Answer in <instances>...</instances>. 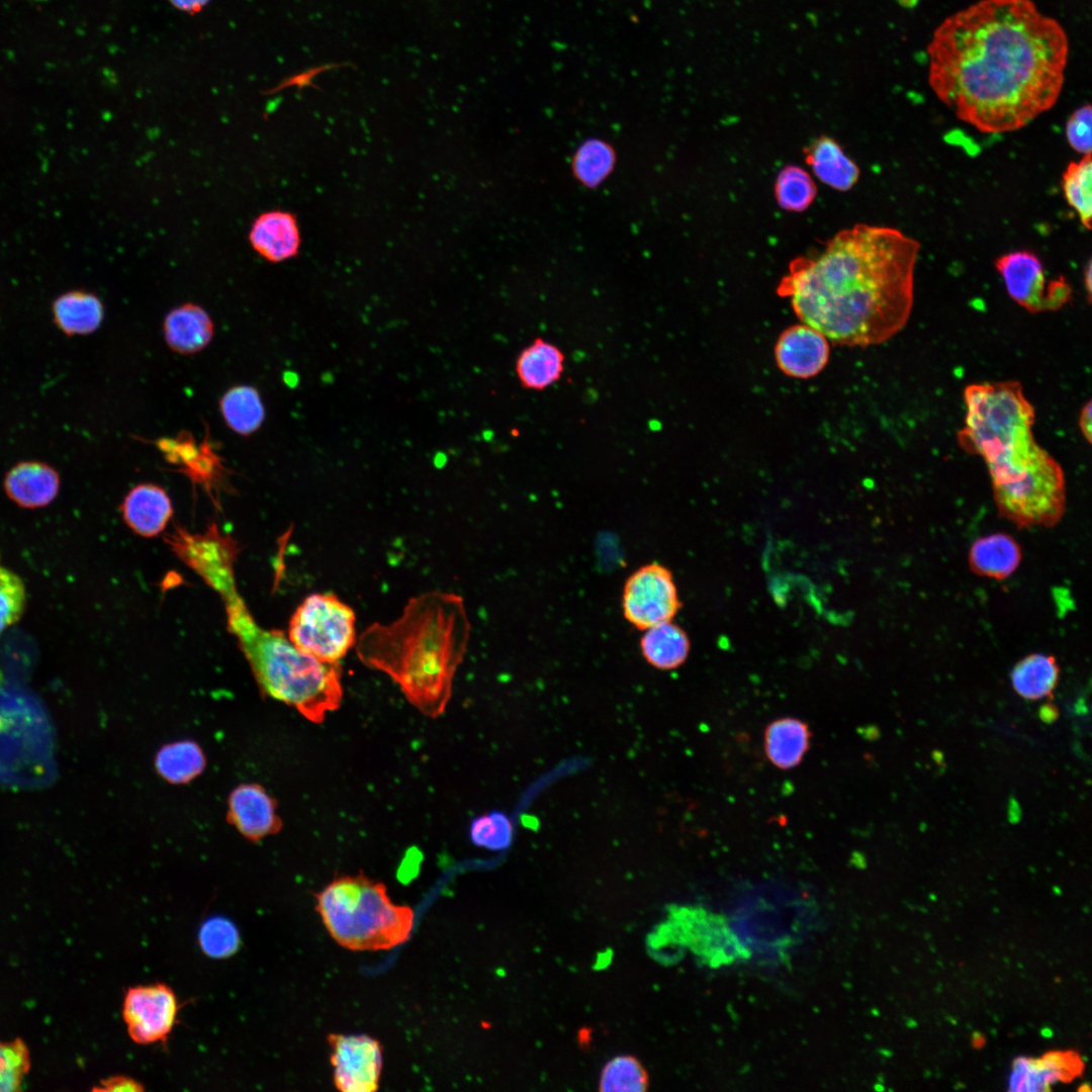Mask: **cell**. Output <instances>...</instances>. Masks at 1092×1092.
Instances as JSON below:
<instances>
[{
  "label": "cell",
  "mask_w": 1092,
  "mask_h": 1092,
  "mask_svg": "<svg viewBox=\"0 0 1092 1092\" xmlns=\"http://www.w3.org/2000/svg\"><path fill=\"white\" fill-rule=\"evenodd\" d=\"M984 1041H985V1039H984L982 1034H980L978 1032H975L973 1034V1043H974V1045L976 1048H981L983 1045Z\"/></svg>",
  "instance_id": "obj_44"
},
{
  "label": "cell",
  "mask_w": 1092,
  "mask_h": 1092,
  "mask_svg": "<svg viewBox=\"0 0 1092 1092\" xmlns=\"http://www.w3.org/2000/svg\"><path fill=\"white\" fill-rule=\"evenodd\" d=\"M226 426L241 436L255 433L265 420V407L259 391L250 385L226 390L219 400Z\"/></svg>",
  "instance_id": "obj_27"
},
{
  "label": "cell",
  "mask_w": 1092,
  "mask_h": 1092,
  "mask_svg": "<svg viewBox=\"0 0 1092 1092\" xmlns=\"http://www.w3.org/2000/svg\"><path fill=\"white\" fill-rule=\"evenodd\" d=\"M53 316L56 325L66 335H88L101 325L104 306L95 293L73 290L54 301Z\"/></svg>",
  "instance_id": "obj_24"
},
{
  "label": "cell",
  "mask_w": 1092,
  "mask_h": 1092,
  "mask_svg": "<svg viewBox=\"0 0 1092 1092\" xmlns=\"http://www.w3.org/2000/svg\"><path fill=\"white\" fill-rule=\"evenodd\" d=\"M1022 558L1019 543L1007 533H993L977 539L968 556L971 570L979 576L993 579L1009 577Z\"/></svg>",
  "instance_id": "obj_20"
},
{
  "label": "cell",
  "mask_w": 1092,
  "mask_h": 1092,
  "mask_svg": "<svg viewBox=\"0 0 1092 1092\" xmlns=\"http://www.w3.org/2000/svg\"><path fill=\"white\" fill-rule=\"evenodd\" d=\"M198 942L208 957L225 959L237 952L241 938L231 920L216 916L203 922L198 932Z\"/></svg>",
  "instance_id": "obj_33"
},
{
  "label": "cell",
  "mask_w": 1092,
  "mask_h": 1092,
  "mask_svg": "<svg viewBox=\"0 0 1092 1092\" xmlns=\"http://www.w3.org/2000/svg\"><path fill=\"white\" fill-rule=\"evenodd\" d=\"M648 1074L633 1056H618L609 1061L602 1070L599 1090L602 1092H639L648 1088Z\"/></svg>",
  "instance_id": "obj_31"
},
{
  "label": "cell",
  "mask_w": 1092,
  "mask_h": 1092,
  "mask_svg": "<svg viewBox=\"0 0 1092 1092\" xmlns=\"http://www.w3.org/2000/svg\"><path fill=\"white\" fill-rule=\"evenodd\" d=\"M1078 426H1079V429H1080L1083 437L1086 439L1088 444H1091V442H1092V438H1091L1092 437V402H1091L1090 399L1086 403H1084V405L1082 406V408L1080 411L1079 419H1078Z\"/></svg>",
  "instance_id": "obj_40"
},
{
  "label": "cell",
  "mask_w": 1092,
  "mask_h": 1092,
  "mask_svg": "<svg viewBox=\"0 0 1092 1092\" xmlns=\"http://www.w3.org/2000/svg\"><path fill=\"white\" fill-rule=\"evenodd\" d=\"M4 489L17 506L38 509L50 505L58 495L61 479L51 465L24 461L14 465L5 475Z\"/></svg>",
  "instance_id": "obj_16"
},
{
  "label": "cell",
  "mask_w": 1092,
  "mask_h": 1092,
  "mask_svg": "<svg viewBox=\"0 0 1092 1092\" xmlns=\"http://www.w3.org/2000/svg\"><path fill=\"white\" fill-rule=\"evenodd\" d=\"M1040 716L1043 721H1052L1057 718L1058 712L1054 710L1052 706H1043L1040 711Z\"/></svg>",
  "instance_id": "obj_43"
},
{
  "label": "cell",
  "mask_w": 1092,
  "mask_h": 1092,
  "mask_svg": "<svg viewBox=\"0 0 1092 1092\" xmlns=\"http://www.w3.org/2000/svg\"><path fill=\"white\" fill-rule=\"evenodd\" d=\"M641 652L646 661L658 669H674L680 666L690 653V639L679 626L671 621L645 630L640 641Z\"/></svg>",
  "instance_id": "obj_25"
},
{
  "label": "cell",
  "mask_w": 1092,
  "mask_h": 1092,
  "mask_svg": "<svg viewBox=\"0 0 1092 1092\" xmlns=\"http://www.w3.org/2000/svg\"><path fill=\"white\" fill-rule=\"evenodd\" d=\"M287 636L304 653L324 662H340L356 645V615L332 593L312 594L292 614Z\"/></svg>",
  "instance_id": "obj_7"
},
{
  "label": "cell",
  "mask_w": 1092,
  "mask_h": 1092,
  "mask_svg": "<svg viewBox=\"0 0 1092 1092\" xmlns=\"http://www.w3.org/2000/svg\"><path fill=\"white\" fill-rule=\"evenodd\" d=\"M94 1090L98 1091H143L144 1087L134 1079L125 1076H116L104 1080L101 1086Z\"/></svg>",
  "instance_id": "obj_39"
},
{
  "label": "cell",
  "mask_w": 1092,
  "mask_h": 1092,
  "mask_svg": "<svg viewBox=\"0 0 1092 1092\" xmlns=\"http://www.w3.org/2000/svg\"><path fill=\"white\" fill-rule=\"evenodd\" d=\"M229 806L234 824L246 836L262 837L278 827L274 802L258 786L238 787L230 797Z\"/></svg>",
  "instance_id": "obj_21"
},
{
  "label": "cell",
  "mask_w": 1092,
  "mask_h": 1092,
  "mask_svg": "<svg viewBox=\"0 0 1092 1092\" xmlns=\"http://www.w3.org/2000/svg\"><path fill=\"white\" fill-rule=\"evenodd\" d=\"M919 251V242L900 230L858 223L792 260L777 293L835 344H881L910 317Z\"/></svg>",
  "instance_id": "obj_2"
},
{
  "label": "cell",
  "mask_w": 1092,
  "mask_h": 1092,
  "mask_svg": "<svg viewBox=\"0 0 1092 1092\" xmlns=\"http://www.w3.org/2000/svg\"><path fill=\"white\" fill-rule=\"evenodd\" d=\"M810 738V729L804 721L793 717L777 719L764 731L765 755L778 768H793L809 749Z\"/></svg>",
  "instance_id": "obj_23"
},
{
  "label": "cell",
  "mask_w": 1092,
  "mask_h": 1092,
  "mask_svg": "<svg viewBox=\"0 0 1092 1092\" xmlns=\"http://www.w3.org/2000/svg\"><path fill=\"white\" fill-rule=\"evenodd\" d=\"M622 607L626 620L639 630L671 621L680 603L669 569L652 562L634 571L624 585Z\"/></svg>",
  "instance_id": "obj_10"
},
{
  "label": "cell",
  "mask_w": 1092,
  "mask_h": 1092,
  "mask_svg": "<svg viewBox=\"0 0 1092 1092\" xmlns=\"http://www.w3.org/2000/svg\"><path fill=\"white\" fill-rule=\"evenodd\" d=\"M1091 277H1092V265H1091V260H1089L1087 262L1085 268H1084V288H1085V291L1087 293L1088 302L1091 301V292H1092V278Z\"/></svg>",
  "instance_id": "obj_42"
},
{
  "label": "cell",
  "mask_w": 1092,
  "mask_h": 1092,
  "mask_svg": "<svg viewBox=\"0 0 1092 1092\" xmlns=\"http://www.w3.org/2000/svg\"><path fill=\"white\" fill-rule=\"evenodd\" d=\"M29 1065L28 1050L21 1039L0 1041V1092L20 1090Z\"/></svg>",
  "instance_id": "obj_36"
},
{
  "label": "cell",
  "mask_w": 1092,
  "mask_h": 1092,
  "mask_svg": "<svg viewBox=\"0 0 1092 1092\" xmlns=\"http://www.w3.org/2000/svg\"><path fill=\"white\" fill-rule=\"evenodd\" d=\"M228 628L251 665L261 689L322 723L342 702L340 662L321 661L298 649L286 634L258 625L239 593L223 599Z\"/></svg>",
  "instance_id": "obj_4"
},
{
  "label": "cell",
  "mask_w": 1092,
  "mask_h": 1092,
  "mask_svg": "<svg viewBox=\"0 0 1092 1092\" xmlns=\"http://www.w3.org/2000/svg\"><path fill=\"white\" fill-rule=\"evenodd\" d=\"M178 1012L177 996L164 983L128 988L122 1004L127 1033L140 1044L165 1042L177 1022Z\"/></svg>",
  "instance_id": "obj_11"
},
{
  "label": "cell",
  "mask_w": 1092,
  "mask_h": 1092,
  "mask_svg": "<svg viewBox=\"0 0 1092 1092\" xmlns=\"http://www.w3.org/2000/svg\"><path fill=\"white\" fill-rule=\"evenodd\" d=\"M209 0H170V2L180 10L187 12H196L200 10Z\"/></svg>",
  "instance_id": "obj_41"
},
{
  "label": "cell",
  "mask_w": 1092,
  "mask_h": 1092,
  "mask_svg": "<svg viewBox=\"0 0 1092 1092\" xmlns=\"http://www.w3.org/2000/svg\"><path fill=\"white\" fill-rule=\"evenodd\" d=\"M126 525L144 537H155L164 531L173 515L172 502L159 485L143 483L129 490L121 505Z\"/></svg>",
  "instance_id": "obj_17"
},
{
  "label": "cell",
  "mask_w": 1092,
  "mask_h": 1092,
  "mask_svg": "<svg viewBox=\"0 0 1092 1092\" xmlns=\"http://www.w3.org/2000/svg\"><path fill=\"white\" fill-rule=\"evenodd\" d=\"M1069 38L1032 0H979L945 17L926 52L928 83L962 121L999 134L1058 101Z\"/></svg>",
  "instance_id": "obj_1"
},
{
  "label": "cell",
  "mask_w": 1092,
  "mask_h": 1092,
  "mask_svg": "<svg viewBox=\"0 0 1092 1092\" xmlns=\"http://www.w3.org/2000/svg\"><path fill=\"white\" fill-rule=\"evenodd\" d=\"M614 152L606 143L592 140L584 143L573 159V171L584 185L601 183L614 166Z\"/></svg>",
  "instance_id": "obj_32"
},
{
  "label": "cell",
  "mask_w": 1092,
  "mask_h": 1092,
  "mask_svg": "<svg viewBox=\"0 0 1092 1092\" xmlns=\"http://www.w3.org/2000/svg\"><path fill=\"white\" fill-rule=\"evenodd\" d=\"M807 164L815 176L838 191L851 189L859 178V168L840 145L828 135H821L805 149Z\"/></svg>",
  "instance_id": "obj_22"
},
{
  "label": "cell",
  "mask_w": 1092,
  "mask_h": 1092,
  "mask_svg": "<svg viewBox=\"0 0 1092 1092\" xmlns=\"http://www.w3.org/2000/svg\"><path fill=\"white\" fill-rule=\"evenodd\" d=\"M774 191L778 204L785 210L795 212L806 210L817 194L816 185L809 173L795 165L782 169L777 176Z\"/></svg>",
  "instance_id": "obj_30"
},
{
  "label": "cell",
  "mask_w": 1092,
  "mask_h": 1092,
  "mask_svg": "<svg viewBox=\"0 0 1092 1092\" xmlns=\"http://www.w3.org/2000/svg\"><path fill=\"white\" fill-rule=\"evenodd\" d=\"M1007 293L1017 304L1032 313L1062 308L1072 290L1064 277L1046 281L1039 258L1029 251H1014L996 259Z\"/></svg>",
  "instance_id": "obj_9"
},
{
  "label": "cell",
  "mask_w": 1092,
  "mask_h": 1092,
  "mask_svg": "<svg viewBox=\"0 0 1092 1092\" xmlns=\"http://www.w3.org/2000/svg\"><path fill=\"white\" fill-rule=\"evenodd\" d=\"M514 828L510 818L499 811L475 818L470 826L474 844L490 850L507 849L513 840Z\"/></svg>",
  "instance_id": "obj_35"
},
{
  "label": "cell",
  "mask_w": 1092,
  "mask_h": 1092,
  "mask_svg": "<svg viewBox=\"0 0 1092 1092\" xmlns=\"http://www.w3.org/2000/svg\"><path fill=\"white\" fill-rule=\"evenodd\" d=\"M168 346L183 355L195 354L204 349L214 334V325L208 312L192 302L183 303L168 312L163 325Z\"/></svg>",
  "instance_id": "obj_18"
},
{
  "label": "cell",
  "mask_w": 1092,
  "mask_h": 1092,
  "mask_svg": "<svg viewBox=\"0 0 1092 1092\" xmlns=\"http://www.w3.org/2000/svg\"><path fill=\"white\" fill-rule=\"evenodd\" d=\"M1010 677L1018 696L1030 701L1040 700L1051 696L1056 689L1060 667L1053 655L1031 653L1013 666Z\"/></svg>",
  "instance_id": "obj_26"
},
{
  "label": "cell",
  "mask_w": 1092,
  "mask_h": 1092,
  "mask_svg": "<svg viewBox=\"0 0 1092 1092\" xmlns=\"http://www.w3.org/2000/svg\"><path fill=\"white\" fill-rule=\"evenodd\" d=\"M179 466L180 472L186 474L193 483L201 484L211 494L219 486L223 479L222 473L225 471L219 455L213 450L207 438L200 444L197 451Z\"/></svg>",
  "instance_id": "obj_34"
},
{
  "label": "cell",
  "mask_w": 1092,
  "mask_h": 1092,
  "mask_svg": "<svg viewBox=\"0 0 1092 1092\" xmlns=\"http://www.w3.org/2000/svg\"><path fill=\"white\" fill-rule=\"evenodd\" d=\"M248 240L252 249L270 263H281L297 257L301 247L296 216L281 209L259 214L251 224Z\"/></svg>",
  "instance_id": "obj_14"
},
{
  "label": "cell",
  "mask_w": 1092,
  "mask_h": 1092,
  "mask_svg": "<svg viewBox=\"0 0 1092 1092\" xmlns=\"http://www.w3.org/2000/svg\"><path fill=\"white\" fill-rule=\"evenodd\" d=\"M1064 197L1082 225L1091 229L1092 217V161L1091 155L1069 163L1062 175Z\"/></svg>",
  "instance_id": "obj_28"
},
{
  "label": "cell",
  "mask_w": 1092,
  "mask_h": 1092,
  "mask_svg": "<svg viewBox=\"0 0 1092 1092\" xmlns=\"http://www.w3.org/2000/svg\"><path fill=\"white\" fill-rule=\"evenodd\" d=\"M1091 106L1085 104L1077 108L1066 122V138L1070 147L1083 156L1091 155Z\"/></svg>",
  "instance_id": "obj_38"
},
{
  "label": "cell",
  "mask_w": 1092,
  "mask_h": 1092,
  "mask_svg": "<svg viewBox=\"0 0 1092 1092\" xmlns=\"http://www.w3.org/2000/svg\"><path fill=\"white\" fill-rule=\"evenodd\" d=\"M25 602L26 590L22 579L0 566V634L20 619Z\"/></svg>",
  "instance_id": "obj_37"
},
{
  "label": "cell",
  "mask_w": 1092,
  "mask_h": 1092,
  "mask_svg": "<svg viewBox=\"0 0 1092 1092\" xmlns=\"http://www.w3.org/2000/svg\"><path fill=\"white\" fill-rule=\"evenodd\" d=\"M1083 1069L1080 1057L1073 1052H1049L1040 1058L1018 1057L1012 1063L1009 1091H1051L1058 1082L1072 1080Z\"/></svg>",
  "instance_id": "obj_15"
},
{
  "label": "cell",
  "mask_w": 1092,
  "mask_h": 1092,
  "mask_svg": "<svg viewBox=\"0 0 1092 1092\" xmlns=\"http://www.w3.org/2000/svg\"><path fill=\"white\" fill-rule=\"evenodd\" d=\"M315 898L328 932L345 948L390 949L411 936L413 909L392 903L383 883L362 874L336 878Z\"/></svg>",
  "instance_id": "obj_6"
},
{
  "label": "cell",
  "mask_w": 1092,
  "mask_h": 1092,
  "mask_svg": "<svg viewBox=\"0 0 1092 1092\" xmlns=\"http://www.w3.org/2000/svg\"><path fill=\"white\" fill-rule=\"evenodd\" d=\"M964 401L966 418L958 433L959 444L984 459L992 482L1022 474L1049 454L1034 439V408L1018 381L970 384Z\"/></svg>",
  "instance_id": "obj_5"
},
{
  "label": "cell",
  "mask_w": 1092,
  "mask_h": 1092,
  "mask_svg": "<svg viewBox=\"0 0 1092 1092\" xmlns=\"http://www.w3.org/2000/svg\"><path fill=\"white\" fill-rule=\"evenodd\" d=\"M204 757L193 742L180 741L164 746L157 755L156 767L167 781L182 784L202 770Z\"/></svg>",
  "instance_id": "obj_29"
},
{
  "label": "cell",
  "mask_w": 1092,
  "mask_h": 1092,
  "mask_svg": "<svg viewBox=\"0 0 1092 1092\" xmlns=\"http://www.w3.org/2000/svg\"><path fill=\"white\" fill-rule=\"evenodd\" d=\"M564 362V353L558 346L536 338L518 354L515 370L522 387L541 391L561 378Z\"/></svg>",
  "instance_id": "obj_19"
},
{
  "label": "cell",
  "mask_w": 1092,
  "mask_h": 1092,
  "mask_svg": "<svg viewBox=\"0 0 1092 1092\" xmlns=\"http://www.w3.org/2000/svg\"><path fill=\"white\" fill-rule=\"evenodd\" d=\"M1040 1033H1041V1035L1043 1037H1052L1053 1036V1030L1051 1028H1048V1027H1043L1041 1029Z\"/></svg>",
  "instance_id": "obj_45"
},
{
  "label": "cell",
  "mask_w": 1092,
  "mask_h": 1092,
  "mask_svg": "<svg viewBox=\"0 0 1092 1092\" xmlns=\"http://www.w3.org/2000/svg\"><path fill=\"white\" fill-rule=\"evenodd\" d=\"M667 928L673 941L688 946L712 968L750 957L726 918L703 908L673 909Z\"/></svg>",
  "instance_id": "obj_8"
},
{
  "label": "cell",
  "mask_w": 1092,
  "mask_h": 1092,
  "mask_svg": "<svg viewBox=\"0 0 1092 1092\" xmlns=\"http://www.w3.org/2000/svg\"><path fill=\"white\" fill-rule=\"evenodd\" d=\"M333 1080L342 1092H374L379 1087L382 1046L368 1034L331 1033Z\"/></svg>",
  "instance_id": "obj_12"
},
{
  "label": "cell",
  "mask_w": 1092,
  "mask_h": 1092,
  "mask_svg": "<svg viewBox=\"0 0 1092 1092\" xmlns=\"http://www.w3.org/2000/svg\"><path fill=\"white\" fill-rule=\"evenodd\" d=\"M828 339L807 324L786 329L778 338L775 359L780 370L793 378L807 379L820 373L829 359Z\"/></svg>",
  "instance_id": "obj_13"
},
{
  "label": "cell",
  "mask_w": 1092,
  "mask_h": 1092,
  "mask_svg": "<svg viewBox=\"0 0 1092 1092\" xmlns=\"http://www.w3.org/2000/svg\"><path fill=\"white\" fill-rule=\"evenodd\" d=\"M1078 1090H1079V1091H1087V1092H1089V1091H1090V1087H1089V1085H1088V1084H1084V1085H1082L1081 1087H1079V1089H1078Z\"/></svg>",
  "instance_id": "obj_46"
},
{
  "label": "cell",
  "mask_w": 1092,
  "mask_h": 1092,
  "mask_svg": "<svg viewBox=\"0 0 1092 1092\" xmlns=\"http://www.w3.org/2000/svg\"><path fill=\"white\" fill-rule=\"evenodd\" d=\"M469 635L463 599L434 590L412 598L393 622L368 626L355 647L364 665L387 674L413 706L436 718L450 700Z\"/></svg>",
  "instance_id": "obj_3"
}]
</instances>
